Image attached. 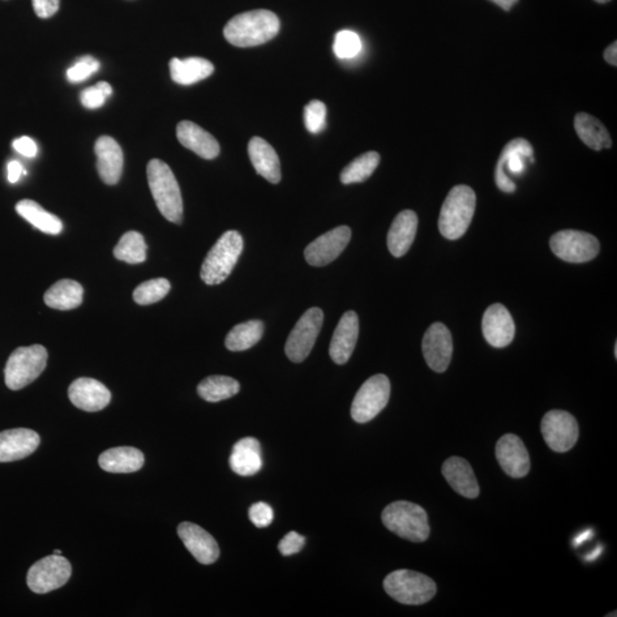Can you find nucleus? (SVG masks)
I'll return each instance as SVG.
<instances>
[{
	"instance_id": "3c124183",
	"label": "nucleus",
	"mask_w": 617,
	"mask_h": 617,
	"mask_svg": "<svg viewBox=\"0 0 617 617\" xmlns=\"http://www.w3.org/2000/svg\"><path fill=\"white\" fill-rule=\"evenodd\" d=\"M590 534V530L585 531V533H583L580 538L576 539V544H580L581 542L585 541V539H588Z\"/></svg>"
},
{
	"instance_id": "a211bd4d",
	"label": "nucleus",
	"mask_w": 617,
	"mask_h": 617,
	"mask_svg": "<svg viewBox=\"0 0 617 617\" xmlns=\"http://www.w3.org/2000/svg\"><path fill=\"white\" fill-rule=\"evenodd\" d=\"M514 321L502 304H493L483 317V334L494 348H505L513 341Z\"/></svg>"
},
{
	"instance_id": "c85d7f7f",
	"label": "nucleus",
	"mask_w": 617,
	"mask_h": 617,
	"mask_svg": "<svg viewBox=\"0 0 617 617\" xmlns=\"http://www.w3.org/2000/svg\"><path fill=\"white\" fill-rule=\"evenodd\" d=\"M170 71L171 79L175 83L189 86L208 78L214 72V66L206 59L189 58L180 60L174 58L170 60Z\"/></svg>"
},
{
	"instance_id": "f03ea898",
	"label": "nucleus",
	"mask_w": 617,
	"mask_h": 617,
	"mask_svg": "<svg viewBox=\"0 0 617 617\" xmlns=\"http://www.w3.org/2000/svg\"><path fill=\"white\" fill-rule=\"evenodd\" d=\"M147 175L150 191L162 216L180 225L183 217V201L178 180L170 167L161 160L150 161Z\"/></svg>"
},
{
	"instance_id": "9b49d317",
	"label": "nucleus",
	"mask_w": 617,
	"mask_h": 617,
	"mask_svg": "<svg viewBox=\"0 0 617 617\" xmlns=\"http://www.w3.org/2000/svg\"><path fill=\"white\" fill-rule=\"evenodd\" d=\"M71 576V565L62 555H51L30 567L28 586L34 594H47L61 588Z\"/></svg>"
},
{
	"instance_id": "ddd939ff",
	"label": "nucleus",
	"mask_w": 617,
	"mask_h": 617,
	"mask_svg": "<svg viewBox=\"0 0 617 617\" xmlns=\"http://www.w3.org/2000/svg\"><path fill=\"white\" fill-rule=\"evenodd\" d=\"M533 147L525 139H514L505 145L497 161L495 182L501 191L512 194L516 191V184L507 175V170L513 175H520L524 171L526 161H534Z\"/></svg>"
},
{
	"instance_id": "e433bc0d",
	"label": "nucleus",
	"mask_w": 617,
	"mask_h": 617,
	"mask_svg": "<svg viewBox=\"0 0 617 617\" xmlns=\"http://www.w3.org/2000/svg\"><path fill=\"white\" fill-rule=\"evenodd\" d=\"M170 281L165 278H157V280L144 281L137 286L133 293V299L141 306H149V304L160 302L170 293Z\"/></svg>"
},
{
	"instance_id": "7c9ffc66",
	"label": "nucleus",
	"mask_w": 617,
	"mask_h": 617,
	"mask_svg": "<svg viewBox=\"0 0 617 617\" xmlns=\"http://www.w3.org/2000/svg\"><path fill=\"white\" fill-rule=\"evenodd\" d=\"M83 287L75 281L62 280L55 282L45 293V303L57 310H71L83 302Z\"/></svg>"
},
{
	"instance_id": "4be33fe9",
	"label": "nucleus",
	"mask_w": 617,
	"mask_h": 617,
	"mask_svg": "<svg viewBox=\"0 0 617 617\" xmlns=\"http://www.w3.org/2000/svg\"><path fill=\"white\" fill-rule=\"evenodd\" d=\"M97 170L102 181L109 186L118 183L123 174L124 154L117 141L101 136L96 143Z\"/></svg>"
},
{
	"instance_id": "49530a36",
	"label": "nucleus",
	"mask_w": 617,
	"mask_h": 617,
	"mask_svg": "<svg viewBox=\"0 0 617 617\" xmlns=\"http://www.w3.org/2000/svg\"><path fill=\"white\" fill-rule=\"evenodd\" d=\"M8 170V181L11 183H16L19 181L21 175L25 174L23 165L19 161H13L7 166Z\"/></svg>"
},
{
	"instance_id": "c03bdc74",
	"label": "nucleus",
	"mask_w": 617,
	"mask_h": 617,
	"mask_svg": "<svg viewBox=\"0 0 617 617\" xmlns=\"http://www.w3.org/2000/svg\"><path fill=\"white\" fill-rule=\"evenodd\" d=\"M34 13L41 19H49L59 11L60 0H32Z\"/></svg>"
},
{
	"instance_id": "72a5a7b5",
	"label": "nucleus",
	"mask_w": 617,
	"mask_h": 617,
	"mask_svg": "<svg viewBox=\"0 0 617 617\" xmlns=\"http://www.w3.org/2000/svg\"><path fill=\"white\" fill-rule=\"evenodd\" d=\"M197 390L204 401L218 402L235 396L239 392L240 384L233 377L213 375L201 381Z\"/></svg>"
},
{
	"instance_id": "b1692460",
	"label": "nucleus",
	"mask_w": 617,
	"mask_h": 617,
	"mask_svg": "<svg viewBox=\"0 0 617 617\" xmlns=\"http://www.w3.org/2000/svg\"><path fill=\"white\" fill-rule=\"evenodd\" d=\"M444 477L453 490L466 499H475L479 496L477 478L471 468L470 463L465 458L453 456L446 460L441 468Z\"/></svg>"
},
{
	"instance_id": "c756f323",
	"label": "nucleus",
	"mask_w": 617,
	"mask_h": 617,
	"mask_svg": "<svg viewBox=\"0 0 617 617\" xmlns=\"http://www.w3.org/2000/svg\"><path fill=\"white\" fill-rule=\"evenodd\" d=\"M574 127L582 143L595 152L612 147L610 133L594 115L586 113L577 114L574 119Z\"/></svg>"
},
{
	"instance_id": "c9c22d12",
	"label": "nucleus",
	"mask_w": 617,
	"mask_h": 617,
	"mask_svg": "<svg viewBox=\"0 0 617 617\" xmlns=\"http://www.w3.org/2000/svg\"><path fill=\"white\" fill-rule=\"evenodd\" d=\"M380 161V154L375 152L362 154L342 170L341 182L343 184H353L366 181L374 173Z\"/></svg>"
},
{
	"instance_id": "f704fd0d",
	"label": "nucleus",
	"mask_w": 617,
	"mask_h": 617,
	"mask_svg": "<svg viewBox=\"0 0 617 617\" xmlns=\"http://www.w3.org/2000/svg\"><path fill=\"white\" fill-rule=\"evenodd\" d=\"M114 255L115 259L130 264L144 262L147 259V244L143 235L136 231L126 233L115 247Z\"/></svg>"
},
{
	"instance_id": "f8f14e48",
	"label": "nucleus",
	"mask_w": 617,
	"mask_h": 617,
	"mask_svg": "<svg viewBox=\"0 0 617 617\" xmlns=\"http://www.w3.org/2000/svg\"><path fill=\"white\" fill-rule=\"evenodd\" d=\"M541 431L548 448L557 453L571 451L577 443L578 424L568 411H548L542 419Z\"/></svg>"
},
{
	"instance_id": "aec40b11",
	"label": "nucleus",
	"mask_w": 617,
	"mask_h": 617,
	"mask_svg": "<svg viewBox=\"0 0 617 617\" xmlns=\"http://www.w3.org/2000/svg\"><path fill=\"white\" fill-rule=\"evenodd\" d=\"M40 444V435L30 428H11L0 432V463L23 460L32 456Z\"/></svg>"
},
{
	"instance_id": "8fccbe9b",
	"label": "nucleus",
	"mask_w": 617,
	"mask_h": 617,
	"mask_svg": "<svg viewBox=\"0 0 617 617\" xmlns=\"http://www.w3.org/2000/svg\"><path fill=\"white\" fill-rule=\"evenodd\" d=\"M97 86L106 94V97L113 96V87H111L110 84L106 83V81H100Z\"/></svg>"
},
{
	"instance_id": "864d4df0",
	"label": "nucleus",
	"mask_w": 617,
	"mask_h": 617,
	"mask_svg": "<svg viewBox=\"0 0 617 617\" xmlns=\"http://www.w3.org/2000/svg\"><path fill=\"white\" fill-rule=\"evenodd\" d=\"M54 555H62V551L61 550H55Z\"/></svg>"
},
{
	"instance_id": "7ed1b4c3",
	"label": "nucleus",
	"mask_w": 617,
	"mask_h": 617,
	"mask_svg": "<svg viewBox=\"0 0 617 617\" xmlns=\"http://www.w3.org/2000/svg\"><path fill=\"white\" fill-rule=\"evenodd\" d=\"M475 194L468 186H456L449 191L441 207L438 228L440 234L449 240L461 238L468 231L473 221Z\"/></svg>"
},
{
	"instance_id": "a18cd8bd",
	"label": "nucleus",
	"mask_w": 617,
	"mask_h": 617,
	"mask_svg": "<svg viewBox=\"0 0 617 617\" xmlns=\"http://www.w3.org/2000/svg\"><path fill=\"white\" fill-rule=\"evenodd\" d=\"M13 148H14L17 152L23 154L24 157L28 158L36 157L38 152L36 143L28 136H23L20 137V139L13 141Z\"/></svg>"
},
{
	"instance_id": "dca6fc26",
	"label": "nucleus",
	"mask_w": 617,
	"mask_h": 617,
	"mask_svg": "<svg viewBox=\"0 0 617 617\" xmlns=\"http://www.w3.org/2000/svg\"><path fill=\"white\" fill-rule=\"evenodd\" d=\"M496 458L501 468L510 477L522 478L530 473V454L522 440L516 435L501 437L496 444Z\"/></svg>"
},
{
	"instance_id": "f3484780",
	"label": "nucleus",
	"mask_w": 617,
	"mask_h": 617,
	"mask_svg": "<svg viewBox=\"0 0 617 617\" xmlns=\"http://www.w3.org/2000/svg\"><path fill=\"white\" fill-rule=\"evenodd\" d=\"M178 534L195 559L203 565L216 563L220 557V548L208 531L192 522H182L179 526Z\"/></svg>"
},
{
	"instance_id": "20e7f679",
	"label": "nucleus",
	"mask_w": 617,
	"mask_h": 617,
	"mask_svg": "<svg viewBox=\"0 0 617 617\" xmlns=\"http://www.w3.org/2000/svg\"><path fill=\"white\" fill-rule=\"evenodd\" d=\"M243 250L244 239L238 231L223 234L201 265L200 277L205 284L213 286L225 281L233 272Z\"/></svg>"
},
{
	"instance_id": "39448f33",
	"label": "nucleus",
	"mask_w": 617,
	"mask_h": 617,
	"mask_svg": "<svg viewBox=\"0 0 617 617\" xmlns=\"http://www.w3.org/2000/svg\"><path fill=\"white\" fill-rule=\"evenodd\" d=\"M385 527L398 537L419 543L427 541L430 525L426 510L421 505L397 501L389 504L382 512Z\"/></svg>"
},
{
	"instance_id": "423d86ee",
	"label": "nucleus",
	"mask_w": 617,
	"mask_h": 617,
	"mask_svg": "<svg viewBox=\"0 0 617 617\" xmlns=\"http://www.w3.org/2000/svg\"><path fill=\"white\" fill-rule=\"evenodd\" d=\"M383 588L390 597L402 605H423L430 602L437 593L432 578L409 569L390 573L384 578Z\"/></svg>"
},
{
	"instance_id": "1a4fd4ad",
	"label": "nucleus",
	"mask_w": 617,
	"mask_h": 617,
	"mask_svg": "<svg viewBox=\"0 0 617 617\" xmlns=\"http://www.w3.org/2000/svg\"><path fill=\"white\" fill-rule=\"evenodd\" d=\"M552 252L569 263H585L599 254L600 244L594 235L583 231L563 230L550 239Z\"/></svg>"
},
{
	"instance_id": "cd10ccee",
	"label": "nucleus",
	"mask_w": 617,
	"mask_h": 617,
	"mask_svg": "<svg viewBox=\"0 0 617 617\" xmlns=\"http://www.w3.org/2000/svg\"><path fill=\"white\" fill-rule=\"evenodd\" d=\"M98 465L108 473L131 474L143 468L144 456L134 447L110 448L98 457Z\"/></svg>"
},
{
	"instance_id": "bb28decb",
	"label": "nucleus",
	"mask_w": 617,
	"mask_h": 617,
	"mask_svg": "<svg viewBox=\"0 0 617 617\" xmlns=\"http://www.w3.org/2000/svg\"><path fill=\"white\" fill-rule=\"evenodd\" d=\"M230 468L235 474L250 477L262 469V451L259 440L247 437L235 443L230 456Z\"/></svg>"
},
{
	"instance_id": "79ce46f5",
	"label": "nucleus",
	"mask_w": 617,
	"mask_h": 617,
	"mask_svg": "<svg viewBox=\"0 0 617 617\" xmlns=\"http://www.w3.org/2000/svg\"><path fill=\"white\" fill-rule=\"evenodd\" d=\"M304 544H306V538L297 533V531H290L289 534L281 539L278 548H280L282 556L289 557L299 554L302 550Z\"/></svg>"
},
{
	"instance_id": "09e8293b",
	"label": "nucleus",
	"mask_w": 617,
	"mask_h": 617,
	"mask_svg": "<svg viewBox=\"0 0 617 617\" xmlns=\"http://www.w3.org/2000/svg\"><path fill=\"white\" fill-rule=\"evenodd\" d=\"M491 2L496 4L497 6H500L504 11H510L520 0H491Z\"/></svg>"
},
{
	"instance_id": "6e6552de",
	"label": "nucleus",
	"mask_w": 617,
	"mask_h": 617,
	"mask_svg": "<svg viewBox=\"0 0 617 617\" xmlns=\"http://www.w3.org/2000/svg\"><path fill=\"white\" fill-rule=\"evenodd\" d=\"M391 385L387 376L376 374L360 387L351 406V417L358 423L375 419L388 405Z\"/></svg>"
},
{
	"instance_id": "37998d69",
	"label": "nucleus",
	"mask_w": 617,
	"mask_h": 617,
	"mask_svg": "<svg viewBox=\"0 0 617 617\" xmlns=\"http://www.w3.org/2000/svg\"><path fill=\"white\" fill-rule=\"evenodd\" d=\"M106 98L108 97H106V94L103 93L97 85L84 89L80 94V101L83 103L85 108L92 110L101 108V106L105 105Z\"/></svg>"
},
{
	"instance_id": "f257e3e1",
	"label": "nucleus",
	"mask_w": 617,
	"mask_h": 617,
	"mask_svg": "<svg viewBox=\"0 0 617 617\" xmlns=\"http://www.w3.org/2000/svg\"><path fill=\"white\" fill-rule=\"evenodd\" d=\"M280 30L281 21L274 13L256 10L235 15L226 23L223 33L231 45L253 47L272 41Z\"/></svg>"
},
{
	"instance_id": "9d476101",
	"label": "nucleus",
	"mask_w": 617,
	"mask_h": 617,
	"mask_svg": "<svg viewBox=\"0 0 617 617\" xmlns=\"http://www.w3.org/2000/svg\"><path fill=\"white\" fill-rule=\"evenodd\" d=\"M324 323V312L319 308H311L301 318L287 338L285 353L293 363H302L314 348Z\"/></svg>"
},
{
	"instance_id": "de8ad7c7",
	"label": "nucleus",
	"mask_w": 617,
	"mask_h": 617,
	"mask_svg": "<svg viewBox=\"0 0 617 617\" xmlns=\"http://www.w3.org/2000/svg\"><path fill=\"white\" fill-rule=\"evenodd\" d=\"M603 58H605L606 62L612 64V66H617V42H612V45L608 46L605 51H603Z\"/></svg>"
},
{
	"instance_id": "ea45409f",
	"label": "nucleus",
	"mask_w": 617,
	"mask_h": 617,
	"mask_svg": "<svg viewBox=\"0 0 617 617\" xmlns=\"http://www.w3.org/2000/svg\"><path fill=\"white\" fill-rule=\"evenodd\" d=\"M100 69V62L97 59L86 55L77 59L74 66L68 69L67 78L72 84H78L88 79Z\"/></svg>"
},
{
	"instance_id": "5701e85b",
	"label": "nucleus",
	"mask_w": 617,
	"mask_h": 617,
	"mask_svg": "<svg viewBox=\"0 0 617 617\" xmlns=\"http://www.w3.org/2000/svg\"><path fill=\"white\" fill-rule=\"evenodd\" d=\"M177 136L183 147L191 150L204 160L211 161L220 154V144L216 137L195 123L188 122V120L179 123Z\"/></svg>"
},
{
	"instance_id": "6ab92c4d",
	"label": "nucleus",
	"mask_w": 617,
	"mask_h": 617,
	"mask_svg": "<svg viewBox=\"0 0 617 617\" xmlns=\"http://www.w3.org/2000/svg\"><path fill=\"white\" fill-rule=\"evenodd\" d=\"M69 398L72 404L85 411H98L106 409L111 401V393L105 384L89 377H80L69 388Z\"/></svg>"
},
{
	"instance_id": "412c9836",
	"label": "nucleus",
	"mask_w": 617,
	"mask_h": 617,
	"mask_svg": "<svg viewBox=\"0 0 617 617\" xmlns=\"http://www.w3.org/2000/svg\"><path fill=\"white\" fill-rule=\"evenodd\" d=\"M359 336V319L355 311L345 312L333 334L329 355L337 365H345L353 355Z\"/></svg>"
},
{
	"instance_id": "473e14b6",
	"label": "nucleus",
	"mask_w": 617,
	"mask_h": 617,
	"mask_svg": "<svg viewBox=\"0 0 617 617\" xmlns=\"http://www.w3.org/2000/svg\"><path fill=\"white\" fill-rule=\"evenodd\" d=\"M264 325L261 320H250L235 325L226 338V349L230 351H245L254 346L262 338Z\"/></svg>"
},
{
	"instance_id": "5fc2aeb1",
	"label": "nucleus",
	"mask_w": 617,
	"mask_h": 617,
	"mask_svg": "<svg viewBox=\"0 0 617 617\" xmlns=\"http://www.w3.org/2000/svg\"><path fill=\"white\" fill-rule=\"evenodd\" d=\"M615 358H617V343H615Z\"/></svg>"
},
{
	"instance_id": "0eeeda50",
	"label": "nucleus",
	"mask_w": 617,
	"mask_h": 617,
	"mask_svg": "<svg viewBox=\"0 0 617 617\" xmlns=\"http://www.w3.org/2000/svg\"><path fill=\"white\" fill-rule=\"evenodd\" d=\"M47 358L49 354L41 345L21 346L13 351L5 367L7 388L16 391L32 383L44 372Z\"/></svg>"
},
{
	"instance_id": "58836bf2",
	"label": "nucleus",
	"mask_w": 617,
	"mask_h": 617,
	"mask_svg": "<svg viewBox=\"0 0 617 617\" xmlns=\"http://www.w3.org/2000/svg\"><path fill=\"white\" fill-rule=\"evenodd\" d=\"M326 115L327 109L323 102L314 100L308 102L304 108V124L307 130L312 134H318L326 126Z\"/></svg>"
},
{
	"instance_id": "603ef678",
	"label": "nucleus",
	"mask_w": 617,
	"mask_h": 617,
	"mask_svg": "<svg viewBox=\"0 0 617 617\" xmlns=\"http://www.w3.org/2000/svg\"><path fill=\"white\" fill-rule=\"evenodd\" d=\"M594 2L598 4H606L608 2H611V0H594Z\"/></svg>"
},
{
	"instance_id": "2eb2a0df",
	"label": "nucleus",
	"mask_w": 617,
	"mask_h": 617,
	"mask_svg": "<svg viewBox=\"0 0 617 617\" xmlns=\"http://www.w3.org/2000/svg\"><path fill=\"white\" fill-rule=\"evenodd\" d=\"M424 359L428 366L437 373H444L451 364L453 338L444 324L435 323L424 334L422 342Z\"/></svg>"
},
{
	"instance_id": "a878e982",
	"label": "nucleus",
	"mask_w": 617,
	"mask_h": 617,
	"mask_svg": "<svg viewBox=\"0 0 617 617\" xmlns=\"http://www.w3.org/2000/svg\"><path fill=\"white\" fill-rule=\"evenodd\" d=\"M419 218L417 213L406 209L394 218L388 234V248L394 257H401L410 251L417 235Z\"/></svg>"
},
{
	"instance_id": "a19ab883",
	"label": "nucleus",
	"mask_w": 617,
	"mask_h": 617,
	"mask_svg": "<svg viewBox=\"0 0 617 617\" xmlns=\"http://www.w3.org/2000/svg\"><path fill=\"white\" fill-rule=\"evenodd\" d=\"M250 520L257 529H264L272 524L273 520V510L269 504L264 502H257L253 504L248 511Z\"/></svg>"
},
{
	"instance_id": "4c0bfd02",
	"label": "nucleus",
	"mask_w": 617,
	"mask_h": 617,
	"mask_svg": "<svg viewBox=\"0 0 617 617\" xmlns=\"http://www.w3.org/2000/svg\"><path fill=\"white\" fill-rule=\"evenodd\" d=\"M362 47L358 34L351 30H341L336 34L333 50L338 59H354L360 53Z\"/></svg>"
},
{
	"instance_id": "2f4dec72",
	"label": "nucleus",
	"mask_w": 617,
	"mask_h": 617,
	"mask_svg": "<svg viewBox=\"0 0 617 617\" xmlns=\"http://www.w3.org/2000/svg\"><path fill=\"white\" fill-rule=\"evenodd\" d=\"M16 212L29 223L47 235L61 234L63 226L61 220L54 214L45 211L36 201L23 199L16 204Z\"/></svg>"
},
{
	"instance_id": "4468645a",
	"label": "nucleus",
	"mask_w": 617,
	"mask_h": 617,
	"mask_svg": "<svg viewBox=\"0 0 617 617\" xmlns=\"http://www.w3.org/2000/svg\"><path fill=\"white\" fill-rule=\"evenodd\" d=\"M350 239L349 226H337L308 244L304 251V257L312 267H325L341 255V253L348 246Z\"/></svg>"
},
{
	"instance_id": "393cba45",
	"label": "nucleus",
	"mask_w": 617,
	"mask_h": 617,
	"mask_svg": "<svg viewBox=\"0 0 617 617\" xmlns=\"http://www.w3.org/2000/svg\"><path fill=\"white\" fill-rule=\"evenodd\" d=\"M248 156L257 174L270 183H280L281 180L280 157L267 141L261 137H253L248 143Z\"/></svg>"
}]
</instances>
